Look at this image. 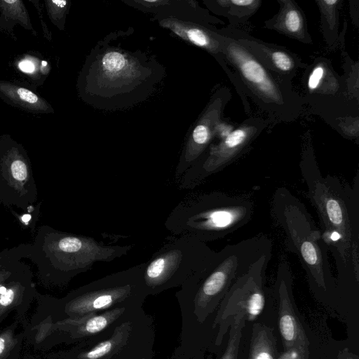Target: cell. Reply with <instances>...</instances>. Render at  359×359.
I'll return each mask as SVG.
<instances>
[{"label":"cell","mask_w":359,"mask_h":359,"mask_svg":"<svg viewBox=\"0 0 359 359\" xmlns=\"http://www.w3.org/2000/svg\"><path fill=\"white\" fill-rule=\"evenodd\" d=\"M215 31L220 36L222 52L236 77L245 111L249 110L250 97L273 123H290L305 112L303 100L293 90L292 81L269 69L222 29Z\"/></svg>","instance_id":"obj_3"},{"label":"cell","mask_w":359,"mask_h":359,"mask_svg":"<svg viewBox=\"0 0 359 359\" xmlns=\"http://www.w3.org/2000/svg\"><path fill=\"white\" fill-rule=\"evenodd\" d=\"M143 11L155 13V19L171 18L212 26L223 21L211 15L208 11L200 7L195 1L144 0Z\"/></svg>","instance_id":"obj_17"},{"label":"cell","mask_w":359,"mask_h":359,"mask_svg":"<svg viewBox=\"0 0 359 359\" xmlns=\"http://www.w3.org/2000/svg\"><path fill=\"white\" fill-rule=\"evenodd\" d=\"M38 191L32 164L24 147L9 135L0 136V204L32 211Z\"/></svg>","instance_id":"obj_11"},{"label":"cell","mask_w":359,"mask_h":359,"mask_svg":"<svg viewBox=\"0 0 359 359\" xmlns=\"http://www.w3.org/2000/svg\"><path fill=\"white\" fill-rule=\"evenodd\" d=\"M269 123L268 119L249 117L225 138L212 142L200 159L177 181L179 187L193 189L222 170L245 153Z\"/></svg>","instance_id":"obj_9"},{"label":"cell","mask_w":359,"mask_h":359,"mask_svg":"<svg viewBox=\"0 0 359 359\" xmlns=\"http://www.w3.org/2000/svg\"><path fill=\"white\" fill-rule=\"evenodd\" d=\"M271 215L285 235V246L294 253L309 283L321 292L333 283L327 248L304 203L285 187H278L273 197Z\"/></svg>","instance_id":"obj_6"},{"label":"cell","mask_w":359,"mask_h":359,"mask_svg":"<svg viewBox=\"0 0 359 359\" xmlns=\"http://www.w3.org/2000/svg\"><path fill=\"white\" fill-rule=\"evenodd\" d=\"M276 338L271 327L255 323L252 328L248 359H276Z\"/></svg>","instance_id":"obj_22"},{"label":"cell","mask_w":359,"mask_h":359,"mask_svg":"<svg viewBox=\"0 0 359 359\" xmlns=\"http://www.w3.org/2000/svg\"><path fill=\"white\" fill-rule=\"evenodd\" d=\"M207 8L215 14L226 18L229 26L245 23L260 8L261 0H206Z\"/></svg>","instance_id":"obj_19"},{"label":"cell","mask_w":359,"mask_h":359,"mask_svg":"<svg viewBox=\"0 0 359 359\" xmlns=\"http://www.w3.org/2000/svg\"><path fill=\"white\" fill-rule=\"evenodd\" d=\"M44 2L47 14L52 23L60 30H63L66 16L70 7V1L65 0H46Z\"/></svg>","instance_id":"obj_25"},{"label":"cell","mask_w":359,"mask_h":359,"mask_svg":"<svg viewBox=\"0 0 359 359\" xmlns=\"http://www.w3.org/2000/svg\"><path fill=\"white\" fill-rule=\"evenodd\" d=\"M271 250L264 252L232 284L221 302L215 323L220 325L217 344L228 332L233 318L243 314L245 320H255L263 311L266 298V272Z\"/></svg>","instance_id":"obj_10"},{"label":"cell","mask_w":359,"mask_h":359,"mask_svg":"<svg viewBox=\"0 0 359 359\" xmlns=\"http://www.w3.org/2000/svg\"><path fill=\"white\" fill-rule=\"evenodd\" d=\"M28 259L36 266L44 284H63L100 262H109L127 255L132 245H106L95 238L41 226L30 243Z\"/></svg>","instance_id":"obj_4"},{"label":"cell","mask_w":359,"mask_h":359,"mask_svg":"<svg viewBox=\"0 0 359 359\" xmlns=\"http://www.w3.org/2000/svg\"><path fill=\"white\" fill-rule=\"evenodd\" d=\"M254 212L245 195L212 191L182 200L165 221V229L177 236H187L206 243L224 238L243 227Z\"/></svg>","instance_id":"obj_5"},{"label":"cell","mask_w":359,"mask_h":359,"mask_svg":"<svg viewBox=\"0 0 359 359\" xmlns=\"http://www.w3.org/2000/svg\"><path fill=\"white\" fill-rule=\"evenodd\" d=\"M279 9L264 27L305 44H313L304 12L294 0H277Z\"/></svg>","instance_id":"obj_16"},{"label":"cell","mask_w":359,"mask_h":359,"mask_svg":"<svg viewBox=\"0 0 359 359\" xmlns=\"http://www.w3.org/2000/svg\"><path fill=\"white\" fill-rule=\"evenodd\" d=\"M299 167L307 196L318 215L321 238L338 259L339 269L350 266L359 275V192L334 176L322 175L312 147L304 149Z\"/></svg>","instance_id":"obj_2"},{"label":"cell","mask_w":359,"mask_h":359,"mask_svg":"<svg viewBox=\"0 0 359 359\" xmlns=\"http://www.w3.org/2000/svg\"><path fill=\"white\" fill-rule=\"evenodd\" d=\"M221 29L239 41L266 67L290 81L307 65L284 46L257 39L237 27L228 25Z\"/></svg>","instance_id":"obj_13"},{"label":"cell","mask_w":359,"mask_h":359,"mask_svg":"<svg viewBox=\"0 0 359 359\" xmlns=\"http://www.w3.org/2000/svg\"><path fill=\"white\" fill-rule=\"evenodd\" d=\"M111 343L109 341H104L96 346L94 348L87 353L86 356L89 359H97L110 351Z\"/></svg>","instance_id":"obj_29"},{"label":"cell","mask_w":359,"mask_h":359,"mask_svg":"<svg viewBox=\"0 0 359 359\" xmlns=\"http://www.w3.org/2000/svg\"><path fill=\"white\" fill-rule=\"evenodd\" d=\"M309 348L304 346H294L278 354L276 359H309Z\"/></svg>","instance_id":"obj_27"},{"label":"cell","mask_w":359,"mask_h":359,"mask_svg":"<svg viewBox=\"0 0 359 359\" xmlns=\"http://www.w3.org/2000/svg\"><path fill=\"white\" fill-rule=\"evenodd\" d=\"M245 318L243 314H237L233 318L230 326L227 345L220 359H237L242 338L243 330L245 325Z\"/></svg>","instance_id":"obj_24"},{"label":"cell","mask_w":359,"mask_h":359,"mask_svg":"<svg viewBox=\"0 0 359 359\" xmlns=\"http://www.w3.org/2000/svg\"><path fill=\"white\" fill-rule=\"evenodd\" d=\"M231 97L230 90L226 86L219 88L211 96L182 149L175 170L177 181L200 159L213 142L215 126L222 119Z\"/></svg>","instance_id":"obj_12"},{"label":"cell","mask_w":359,"mask_h":359,"mask_svg":"<svg viewBox=\"0 0 359 359\" xmlns=\"http://www.w3.org/2000/svg\"><path fill=\"white\" fill-rule=\"evenodd\" d=\"M17 69L20 72V78L28 81L29 85L40 86L48 75L50 66L39 57L28 55L18 63Z\"/></svg>","instance_id":"obj_23"},{"label":"cell","mask_w":359,"mask_h":359,"mask_svg":"<svg viewBox=\"0 0 359 359\" xmlns=\"http://www.w3.org/2000/svg\"><path fill=\"white\" fill-rule=\"evenodd\" d=\"M0 98L9 105L29 113L54 112L52 106L40 95L11 81L0 80Z\"/></svg>","instance_id":"obj_18"},{"label":"cell","mask_w":359,"mask_h":359,"mask_svg":"<svg viewBox=\"0 0 359 359\" xmlns=\"http://www.w3.org/2000/svg\"><path fill=\"white\" fill-rule=\"evenodd\" d=\"M19 24L25 29L31 30L34 35V31L28 11L20 0H0V29L4 32L14 36L13 27Z\"/></svg>","instance_id":"obj_21"},{"label":"cell","mask_w":359,"mask_h":359,"mask_svg":"<svg viewBox=\"0 0 359 359\" xmlns=\"http://www.w3.org/2000/svg\"><path fill=\"white\" fill-rule=\"evenodd\" d=\"M5 348V339L0 337V354L3 352Z\"/></svg>","instance_id":"obj_32"},{"label":"cell","mask_w":359,"mask_h":359,"mask_svg":"<svg viewBox=\"0 0 359 359\" xmlns=\"http://www.w3.org/2000/svg\"><path fill=\"white\" fill-rule=\"evenodd\" d=\"M217 253L195 238H173L142 263L144 287L155 291L184 283L208 269Z\"/></svg>","instance_id":"obj_7"},{"label":"cell","mask_w":359,"mask_h":359,"mask_svg":"<svg viewBox=\"0 0 359 359\" xmlns=\"http://www.w3.org/2000/svg\"><path fill=\"white\" fill-rule=\"evenodd\" d=\"M337 359H359V357L346 348L339 352Z\"/></svg>","instance_id":"obj_31"},{"label":"cell","mask_w":359,"mask_h":359,"mask_svg":"<svg viewBox=\"0 0 359 359\" xmlns=\"http://www.w3.org/2000/svg\"><path fill=\"white\" fill-rule=\"evenodd\" d=\"M274 286L278 304V328L284 349L294 346L309 348V340L294 310L292 271L285 260L278 264Z\"/></svg>","instance_id":"obj_14"},{"label":"cell","mask_w":359,"mask_h":359,"mask_svg":"<svg viewBox=\"0 0 359 359\" xmlns=\"http://www.w3.org/2000/svg\"><path fill=\"white\" fill-rule=\"evenodd\" d=\"M157 20L161 27L170 29L182 39L204 49L214 57L238 90L236 77L224 58L220 36L215 31L216 27L171 18H162Z\"/></svg>","instance_id":"obj_15"},{"label":"cell","mask_w":359,"mask_h":359,"mask_svg":"<svg viewBox=\"0 0 359 359\" xmlns=\"http://www.w3.org/2000/svg\"><path fill=\"white\" fill-rule=\"evenodd\" d=\"M107 325L106 318L102 316H95L88 321L86 330L90 333H96L103 330Z\"/></svg>","instance_id":"obj_28"},{"label":"cell","mask_w":359,"mask_h":359,"mask_svg":"<svg viewBox=\"0 0 359 359\" xmlns=\"http://www.w3.org/2000/svg\"><path fill=\"white\" fill-rule=\"evenodd\" d=\"M161 65L140 50H129L109 35L88 57L78 79L80 95L111 109L144 100L161 81Z\"/></svg>","instance_id":"obj_1"},{"label":"cell","mask_w":359,"mask_h":359,"mask_svg":"<svg viewBox=\"0 0 359 359\" xmlns=\"http://www.w3.org/2000/svg\"><path fill=\"white\" fill-rule=\"evenodd\" d=\"M304 106L334 128L342 121L359 118V100L349 93L344 76L327 58L319 56L304 68L302 76Z\"/></svg>","instance_id":"obj_8"},{"label":"cell","mask_w":359,"mask_h":359,"mask_svg":"<svg viewBox=\"0 0 359 359\" xmlns=\"http://www.w3.org/2000/svg\"><path fill=\"white\" fill-rule=\"evenodd\" d=\"M320 14V29L328 47L334 48L339 41V11L341 0H316Z\"/></svg>","instance_id":"obj_20"},{"label":"cell","mask_w":359,"mask_h":359,"mask_svg":"<svg viewBox=\"0 0 359 359\" xmlns=\"http://www.w3.org/2000/svg\"><path fill=\"white\" fill-rule=\"evenodd\" d=\"M344 75L350 94L358 99V63L353 61L348 55L344 56Z\"/></svg>","instance_id":"obj_26"},{"label":"cell","mask_w":359,"mask_h":359,"mask_svg":"<svg viewBox=\"0 0 359 359\" xmlns=\"http://www.w3.org/2000/svg\"><path fill=\"white\" fill-rule=\"evenodd\" d=\"M30 2L33 3L37 10V12L39 15V17H40V19L41 20V25H42V29H43V34H44V36H46V38L50 41L51 40V33L48 31V27L46 25V23L43 22V19H42V16H43V10H42V7L39 5V1H30Z\"/></svg>","instance_id":"obj_30"}]
</instances>
